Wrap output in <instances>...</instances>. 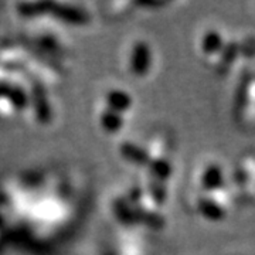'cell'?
<instances>
[{"mask_svg": "<svg viewBox=\"0 0 255 255\" xmlns=\"http://www.w3.org/2000/svg\"><path fill=\"white\" fill-rule=\"evenodd\" d=\"M254 7H255V4H254Z\"/></svg>", "mask_w": 255, "mask_h": 255, "instance_id": "obj_8", "label": "cell"}, {"mask_svg": "<svg viewBox=\"0 0 255 255\" xmlns=\"http://www.w3.org/2000/svg\"><path fill=\"white\" fill-rule=\"evenodd\" d=\"M156 63L155 46L147 37L137 34L128 38L121 53V65L129 78L147 81L155 74Z\"/></svg>", "mask_w": 255, "mask_h": 255, "instance_id": "obj_1", "label": "cell"}, {"mask_svg": "<svg viewBox=\"0 0 255 255\" xmlns=\"http://www.w3.org/2000/svg\"><path fill=\"white\" fill-rule=\"evenodd\" d=\"M94 119L101 133L107 136H119L130 121V118L122 115L118 111L112 110L100 101H95L94 104Z\"/></svg>", "mask_w": 255, "mask_h": 255, "instance_id": "obj_6", "label": "cell"}, {"mask_svg": "<svg viewBox=\"0 0 255 255\" xmlns=\"http://www.w3.org/2000/svg\"><path fill=\"white\" fill-rule=\"evenodd\" d=\"M233 196L227 189L213 193H194L193 207L196 214L209 223H220L227 217Z\"/></svg>", "mask_w": 255, "mask_h": 255, "instance_id": "obj_3", "label": "cell"}, {"mask_svg": "<svg viewBox=\"0 0 255 255\" xmlns=\"http://www.w3.org/2000/svg\"><path fill=\"white\" fill-rule=\"evenodd\" d=\"M231 37L233 34H230L226 28L217 23H209L203 26L194 40L197 57L203 64H206L214 71L223 54L226 53Z\"/></svg>", "mask_w": 255, "mask_h": 255, "instance_id": "obj_2", "label": "cell"}, {"mask_svg": "<svg viewBox=\"0 0 255 255\" xmlns=\"http://www.w3.org/2000/svg\"><path fill=\"white\" fill-rule=\"evenodd\" d=\"M196 193H213L227 189V172L223 163L214 159H203L193 174Z\"/></svg>", "mask_w": 255, "mask_h": 255, "instance_id": "obj_4", "label": "cell"}, {"mask_svg": "<svg viewBox=\"0 0 255 255\" xmlns=\"http://www.w3.org/2000/svg\"><path fill=\"white\" fill-rule=\"evenodd\" d=\"M108 105L112 110L118 111L128 118L132 117L135 110V97L125 85L119 82H108L101 88L97 100Z\"/></svg>", "mask_w": 255, "mask_h": 255, "instance_id": "obj_5", "label": "cell"}, {"mask_svg": "<svg viewBox=\"0 0 255 255\" xmlns=\"http://www.w3.org/2000/svg\"><path fill=\"white\" fill-rule=\"evenodd\" d=\"M118 155L121 160L132 166L145 169L147 164V150L146 142L142 139L130 137L128 140H122L118 146Z\"/></svg>", "mask_w": 255, "mask_h": 255, "instance_id": "obj_7", "label": "cell"}]
</instances>
